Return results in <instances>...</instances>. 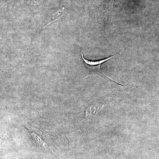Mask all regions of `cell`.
<instances>
[{
    "label": "cell",
    "mask_w": 159,
    "mask_h": 159,
    "mask_svg": "<svg viewBox=\"0 0 159 159\" xmlns=\"http://www.w3.org/2000/svg\"><path fill=\"white\" fill-rule=\"evenodd\" d=\"M119 53L115 54V55L111 56L110 57H107V58H103V59L99 60L97 61H92L89 60L85 59L84 57V55H83L82 53H81V57L82 58V60L83 62L84 63V64L85 66L87 68L88 70H89V71H91L92 73H96L100 75H102L103 77H105L107 79L111 80V81H113L119 85L122 86L121 84H119L115 82L113 80H111L109 79L108 77H106L105 75L102 74L101 72V70H100V67H101V65L102 64L104 63V62L108 61L109 60H110L111 58H113L115 56H116L117 55H119Z\"/></svg>",
    "instance_id": "cell-1"
}]
</instances>
